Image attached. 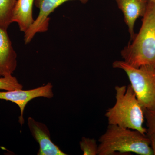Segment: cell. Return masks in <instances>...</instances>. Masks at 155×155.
I'll return each instance as SVG.
<instances>
[{"instance_id": "5bb4252c", "label": "cell", "mask_w": 155, "mask_h": 155, "mask_svg": "<svg viewBox=\"0 0 155 155\" xmlns=\"http://www.w3.org/2000/svg\"><path fill=\"white\" fill-rule=\"evenodd\" d=\"M143 111L147 127V133H155V110H143Z\"/></svg>"}, {"instance_id": "8fae6325", "label": "cell", "mask_w": 155, "mask_h": 155, "mask_svg": "<svg viewBox=\"0 0 155 155\" xmlns=\"http://www.w3.org/2000/svg\"><path fill=\"white\" fill-rule=\"evenodd\" d=\"M17 0H0V27L7 30L13 23V12Z\"/></svg>"}, {"instance_id": "30bf717a", "label": "cell", "mask_w": 155, "mask_h": 155, "mask_svg": "<svg viewBox=\"0 0 155 155\" xmlns=\"http://www.w3.org/2000/svg\"><path fill=\"white\" fill-rule=\"evenodd\" d=\"M35 0H17L13 12V22H16L19 29L25 33L33 23V6Z\"/></svg>"}, {"instance_id": "2e32d148", "label": "cell", "mask_w": 155, "mask_h": 155, "mask_svg": "<svg viewBox=\"0 0 155 155\" xmlns=\"http://www.w3.org/2000/svg\"><path fill=\"white\" fill-rule=\"evenodd\" d=\"M149 1H151V2H153L155 3V0H149Z\"/></svg>"}, {"instance_id": "7a4b0ae2", "label": "cell", "mask_w": 155, "mask_h": 155, "mask_svg": "<svg viewBox=\"0 0 155 155\" xmlns=\"http://www.w3.org/2000/svg\"><path fill=\"white\" fill-rule=\"evenodd\" d=\"M98 155H153L146 133L109 124L98 139Z\"/></svg>"}, {"instance_id": "6da1fadb", "label": "cell", "mask_w": 155, "mask_h": 155, "mask_svg": "<svg viewBox=\"0 0 155 155\" xmlns=\"http://www.w3.org/2000/svg\"><path fill=\"white\" fill-rule=\"evenodd\" d=\"M121 55L123 61L135 68L155 67V3L148 1L139 31L122 50Z\"/></svg>"}, {"instance_id": "277c9868", "label": "cell", "mask_w": 155, "mask_h": 155, "mask_svg": "<svg viewBox=\"0 0 155 155\" xmlns=\"http://www.w3.org/2000/svg\"><path fill=\"white\" fill-rule=\"evenodd\" d=\"M113 67L126 73L130 84L143 110H155V67H132L123 61H116Z\"/></svg>"}, {"instance_id": "5b68a950", "label": "cell", "mask_w": 155, "mask_h": 155, "mask_svg": "<svg viewBox=\"0 0 155 155\" xmlns=\"http://www.w3.org/2000/svg\"><path fill=\"white\" fill-rule=\"evenodd\" d=\"M53 88L52 84L48 82L43 86L28 90H23L21 89L0 91V99L10 101L19 107L20 111L19 122L22 125L25 122L23 116L24 111L28 103L31 100L40 97L52 98L54 96Z\"/></svg>"}, {"instance_id": "7c38bea8", "label": "cell", "mask_w": 155, "mask_h": 155, "mask_svg": "<svg viewBox=\"0 0 155 155\" xmlns=\"http://www.w3.org/2000/svg\"><path fill=\"white\" fill-rule=\"evenodd\" d=\"M79 145L84 155H98V144L95 139L83 137Z\"/></svg>"}, {"instance_id": "4fadbf2b", "label": "cell", "mask_w": 155, "mask_h": 155, "mask_svg": "<svg viewBox=\"0 0 155 155\" xmlns=\"http://www.w3.org/2000/svg\"><path fill=\"white\" fill-rule=\"evenodd\" d=\"M22 88L23 85L13 75L0 77V90L11 91Z\"/></svg>"}, {"instance_id": "9a60e30c", "label": "cell", "mask_w": 155, "mask_h": 155, "mask_svg": "<svg viewBox=\"0 0 155 155\" xmlns=\"http://www.w3.org/2000/svg\"><path fill=\"white\" fill-rule=\"evenodd\" d=\"M146 134L150 140V145L152 150L153 155H155V133H146Z\"/></svg>"}, {"instance_id": "9c48e42d", "label": "cell", "mask_w": 155, "mask_h": 155, "mask_svg": "<svg viewBox=\"0 0 155 155\" xmlns=\"http://www.w3.org/2000/svg\"><path fill=\"white\" fill-rule=\"evenodd\" d=\"M148 0H116L119 8L122 11L124 21L128 27L130 40L134 36V25L137 19L145 13Z\"/></svg>"}, {"instance_id": "8992f818", "label": "cell", "mask_w": 155, "mask_h": 155, "mask_svg": "<svg viewBox=\"0 0 155 155\" xmlns=\"http://www.w3.org/2000/svg\"><path fill=\"white\" fill-rule=\"evenodd\" d=\"M78 1L84 4L89 0H35L34 4L39 13L30 28L24 33V42L28 44L37 33L45 32L48 29L50 14L62 4L68 1Z\"/></svg>"}, {"instance_id": "3957f363", "label": "cell", "mask_w": 155, "mask_h": 155, "mask_svg": "<svg viewBox=\"0 0 155 155\" xmlns=\"http://www.w3.org/2000/svg\"><path fill=\"white\" fill-rule=\"evenodd\" d=\"M115 89L116 103L105 114L108 124L146 133L147 128L143 127L144 111L130 84L116 86Z\"/></svg>"}, {"instance_id": "ba28073f", "label": "cell", "mask_w": 155, "mask_h": 155, "mask_svg": "<svg viewBox=\"0 0 155 155\" xmlns=\"http://www.w3.org/2000/svg\"><path fill=\"white\" fill-rule=\"evenodd\" d=\"M17 65V53L7 30L0 27V77L12 75Z\"/></svg>"}, {"instance_id": "52a82bcc", "label": "cell", "mask_w": 155, "mask_h": 155, "mask_svg": "<svg viewBox=\"0 0 155 155\" xmlns=\"http://www.w3.org/2000/svg\"><path fill=\"white\" fill-rule=\"evenodd\" d=\"M27 124L31 135L39 145L38 155H67L52 141L50 130L45 124L31 117L27 119Z\"/></svg>"}]
</instances>
